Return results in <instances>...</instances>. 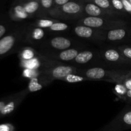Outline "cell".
Listing matches in <instances>:
<instances>
[{
    "label": "cell",
    "instance_id": "obj_1",
    "mask_svg": "<svg viewBox=\"0 0 131 131\" xmlns=\"http://www.w3.org/2000/svg\"><path fill=\"white\" fill-rule=\"evenodd\" d=\"M79 74L86 77L90 80L102 81L116 84L122 83L126 77L131 74V70H107L100 67H93L80 70Z\"/></svg>",
    "mask_w": 131,
    "mask_h": 131
},
{
    "label": "cell",
    "instance_id": "obj_2",
    "mask_svg": "<svg viewBox=\"0 0 131 131\" xmlns=\"http://www.w3.org/2000/svg\"><path fill=\"white\" fill-rule=\"evenodd\" d=\"M84 5L80 1L73 0L61 6L53 8L49 12L47 15L55 19H78L84 14Z\"/></svg>",
    "mask_w": 131,
    "mask_h": 131
},
{
    "label": "cell",
    "instance_id": "obj_3",
    "mask_svg": "<svg viewBox=\"0 0 131 131\" xmlns=\"http://www.w3.org/2000/svg\"><path fill=\"white\" fill-rule=\"evenodd\" d=\"M78 23L79 25L86 26L104 31L115 28L127 26L126 22L120 19L90 16H86L81 18L78 20Z\"/></svg>",
    "mask_w": 131,
    "mask_h": 131
},
{
    "label": "cell",
    "instance_id": "obj_4",
    "mask_svg": "<svg viewBox=\"0 0 131 131\" xmlns=\"http://www.w3.org/2000/svg\"><path fill=\"white\" fill-rule=\"evenodd\" d=\"M24 31L21 29L11 30L0 39V60L11 54L23 40Z\"/></svg>",
    "mask_w": 131,
    "mask_h": 131
},
{
    "label": "cell",
    "instance_id": "obj_5",
    "mask_svg": "<svg viewBox=\"0 0 131 131\" xmlns=\"http://www.w3.org/2000/svg\"><path fill=\"white\" fill-rule=\"evenodd\" d=\"M130 129L131 107H126L113 120L97 131H123Z\"/></svg>",
    "mask_w": 131,
    "mask_h": 131
},
{
    "label": "cell",
    "instance_id": "obj_6",
    "mask_svg": "<svg viewBox=\"0 0 131 131\" xmlns=\"http://www.w3.org/2000/svg\"><path fill=\"white\" fill-rule=\"evenodd\" d=\"M41 75L52 81L55 79L62 80L67 75L71 74H79L80 70L74 67L65 65H56L40 69Z\"/></svg>",
    "mask_w": 131,
    "mask_h": 131
},
{
    "label": "cell",
    "instance_id": "obj_7",
    "mask_svg": "<svg viewBox=\"0 0 131 131\" xmlns=\"http://www.w3.org/2000/svg\"><path fill=\"white\" fill-rule=\"evenodd\" d=\"M74 31L78 37L85 39L95 41L106 40V31L94 29L83 25H78L74 27Z\"/></svg>",
    "mask_w": 131,
    "mask_h": 131
},
{
    "label": "cell",
    "instance_id": "obj_8",
    "mask_svg": "<svg viewBox=\"0 0 131 131\" xmlns=\"http://www.w3.org/2000/svg\"><path fill=\"white\" fill-rule=\"evenodd\" d=\"M29 93V92L28 88H26L23 91L14 93L12 98L7 102L0 113V118H3L12 113Z\"/></svg>",
    "mask_w": 131,
    "mask_h": 131
},
{
    "label": "cell",
    "instance_id": "obj_9",
    "mask_svg": "<svg viewBox=\"0 0 131 131\" xmlns=\"http://www.w3.org/2000/svg\"><path fill=\"white\" fill-rule=\"evenodd\" d=\"M101 56L104 60L111 63L117 65H131V63L126 60L118 49H106L101 51Z\"/></svg>",
    "mask_w": 131,
    "mask_h": 131
},
{
    "label": "cell",
    "instance_id": "obj_10",
    "mask_svg": "<svg viewBox=\"0 0 131 131\" xmlns=\"http://www.w3.org/2000/svg\"><path fill=\"white\" fill-rule=\"evenodd\" d=\"M84 12L87 16L97 17L111 18L116 16V14L101 8L99 6L91 3H86L84 5Z\"/></svg>",
    "mask_w": 131,
    "mask_h": 131
},
{
    "label": "cell",
    "instance_id": "obj_11",
    "mask_svg": "<svg viewBox=\"0 0 131 131\" xmlns=\"http://www.w3.org/2000/svg\"><path fill=\"white\" fill-rule=\"evenodd\" d=\"M8 15L12 20L17 22L22 21L31 17L26 12L21 1L17 0L15 1L10 8Z\"/></svg>",
    "mask_w": 131,
    "mask_h": 131
},
{
    "label": "cell",
    "instance_id": "obj_12",
    "mask_svg": "<svg viewBox=\"0 0 131 131\" xmlns=\"http://www.w3.org/2000/svg\"><path fill=\"white\" fill-rule=\"evenodd\" d=\"M130 36H131V29H129L127 26L115 28L106 31V40L111 42L123 40Z\"/></svg>",
    "mask_w": 131,
    "mask_h": 131
},
{
    "label": "cell",
    "instance_id": "obj_13",
    "mask_svg": "<svg viewBox=\"0 0 131 131\" xmlns=\"http://www.w3.org/2000/svg\"><path fill=\"white\" fill-rule=\"evenodd\" d=\"M47 45L53 49L62 51L70 49L72 46V41L65 37H56L50 39Z\"/></svg>",
    "mask_w": 131,
    "mask_h": 131
},
{
    "label": "cell",
    "instance_id": "obj_14",
    "mask_svg": "<svg viewBox=\"0 0 131 131\" xmlns=\"http://www.w3.org/2000/svg\"><path fill=\"white\" fill-rule=\"evenodd\" d=\"M79 51L77 49L70 48L64 51H60L58 54H50L51 58L56 59V60H60L63 61H70L74 60L79 54Z\"/></svg>",
    "mask_w": 131,
    "mask_h": 131
},
{
    "label": "cell",
    "instance_id": "obj_15",
    "mask_svg": "<svg viewBox=\"0 0 131 131\" xmlns=\"http://www.w3.org/2000/svg\"><path fill=\"white\" fill-rule=\"evenodd\" d=\"M51 81L45 78L43 75H40L37 78H32L29 80L28 89L29 92H35L40 90L44 86L47 85L51 83Z\"/></svg>",
    "mask_w": 131,
    "mask_h": 131
},
{
    "label": "cell",
    "instance_id": "obj_16",
    "mask_svg": "<svg viewBox=\"0 0 131 131\" xmlns=\"http://www.w3.org/2000/svg\"><path fill=\"white\" fill-rule=\"evenodd\" d=\"M21 1L26 12L31 17L37 14V13L41 12L40 0H28V1Z\"/></svg>",
    "mask_w": 131,
    "mask_h": 131
},
{
    "label": "cell",
    "instance_id": "obj_17",
    "mask_svg": "<svg viewBox=\"0 0 131 131\" xmlns=\"http://www.w3.org/2000/svg\"><path fill=\"white\" fill-rule=\"evenodd\" d=\"M45 33L43 29L38 27H35L33 29H31L29 32L26 34V38L31 43L40 41L45 37Z\"/></svg>",
    "mask_w": 131,
    "mask_h": 131
},
{
    "label": "cell",
    "instance_id": "obj_18",
    "mask_svg": "<svg viewBox=\"0 0 131 131\" xmlns=\"http://www.w3.org/2000/svg\"><path fill=\"white\" fill-rule=\"evenodd\" d=\"M37 56H38L37 51L29 47H26L21 49L19 52L20 61H28L35 58Z\"/></svg>",
    "mask_w": 131,
    "mask_h": 131
},
{
    "label": "cell",
    "instance_id": "obj_19",
    "mask_svg": "<svg viewBox=\"0 0 131 131\" xmlns=\"http://www.w3.org/2000/svg\"><path fill=\"white\" fill-rule=\"evenodd\" d=\"M84 1L86 3H91L95 4L104 10L111 12L116 14V15H119V14L116 13L113 8L110 0H84Z\"/></svg>",
    "mask_w": 131,
    "mask_h": 131
},
{
    "label": "cell",
    "instance_id": "obj_20",
    "mask_svg": "<svg viewBox=\"0 0 131 131\" xmlns=\"http://www.w3.org/2000/svg\"><path fill=\"white\" fill-rule=\"evenodd\" d=\"M94 54L91 51H83L79 52L78 56L74 59V61L78 64H85L89 62L93 58Z\"/></svg>",
    "mask_w": 131,
    "mask_h": 131
},
{
    "label": "cell",
    "instance_id": "obj_21",
    "mask_svg": "<svg viewBox=\"0 0 131 131\" xmlns=\"http://www.w3.org/2000/svg\"><path fill=\"white\" fill-rule=\"evenodd\" d=\"M61 81H65L67 82V83H76L85 81L91 80L90 79H88V78H86V77L79 75V74H71L67 75V76L65 77V78H64Z\"/></svg>",
    "mask_w": 131,
    "mask_h": 131
},
{
    "label": "cell",
    "instance_id": "obj_22",
    "mask_svg": "<svg viewBox=\"0 0 131 131\" xmlns=\"http://www.w3.org/2000/svg\"><path fill=\"white\" fill-rule=\"evenodd\" d=\"M128 90L122 83H116L114 88V93L119 99L125 101Z\"/></svg>",
    "mask_w": 131,
    "mask_h": 131
},
{
    "label": "cell",
    "instance_id": "obj_23",
    "mask_svg": "<svg viewBox=\"0 0 131 131\" xmlns=\"http://www.w3.org/2000/svg\"><path fill=\"white\" fill-rule=\"evenodd\" d=\"M41 12L48 14V12L54 8V0H40Z\"/></svg>",
    "mask_w": 131,
    "mask_h": 131
},
{
    "label": "cell",
    "instance_id": "obj_24",
    "mask_svg": "<svg viewBox=\"0 0 131 131\" xmlns=\"http://www.w3.org/2000/svg\"><path fill=\"white\" fill-rule=\"evenodd\" d=\"M41 75V70H32V69H24L23 71V76L24 78L31 79L34 78H37Z\"/></svg>",
    "mask_w": 131,
    "mask_h": 131
},
{
    "label": "cell",
    "instance_id": "obj_25",
    "mask_svg": "<svg viewBox=\"0 0 131 131\" xmlns=\"http://www.w3.org/2000/svg\"><path fill=\"white\" fill-rule=\"evenodd\" d=\"M110 1L114 10L119 15H122V14H124L126 13L121 0H110Z\"/></svg>",
    "mask_w": 131,
    "mask_h": 131
},
{
    "label": "cell",
    "instance_id": "obj_26",
    "mask_svg": "<svg viewBox=\"0 0 131 131\" xmlns=\"http://www.w3.org/2000/svg\"><path fill=\"white\" fill-rule=\"evenodd\" d=\"M118 49L121 52L124 58L131 63V46H120L118 47Z\"/></svg>",
    "mask_w": 131,
    "mask_h": 131
},
{
    "label": "cell",
    "instance_id": "obj_27",
    "mask_svg": "<svg viewBox=\"0 0 131 131\" xmlns=\"http://www.w3.org/2000/svg\"><path fill=\"white\" fill-rule=\"evenodd\" d=\"M10 24L5 20H0V39L8 33Z\"/></svg>",
    "mask_w": 131,
    "mask_h": 131
},
{
    "label": "cell",
    "instance_id": "obj_28",
    "mask_svg": "<svg viewBox=\"0 0 131 131\" xmlns=\"http://www.w3.org/2000/svg\"><path fill=\"white\" fill-rule=\"evenodd\" d=\"M0 131H15V127L12 124L9 123L1 124Z\"/></svg>",
    "mask_w": 131,
    "mask_h": 131
},
{
    "label": "cell",
    "instance_id": "obj_29",
    "mask_svg": "<svg viewBox=\"0 0 131 131\" xmlns=\"http://www.w3.org/2000/svg\"><path fill=\"white\" fill-rule=\"evenodd\" d=\"M12 97H13V94L10 95H8V96H6V97L0 99V113H1V111H2L3 108L5 107V105L7 104V102H8L12 98Z\"/></svg>",
    "mask_w": 131,
    "mask_h": 131
},
{
    "label": "cell",
    "instance_id": "obj_30",
    "mask_svg": "<svg viewBox=\"0 0 131 131\" xmlns=\"http://www.w3.org/2000/svg\"><path fill=\"white\" fill-rule=\"evenodd\" d=\"M122 84H124L128 90H131V74L128 75L127 77H126L122 81Z\"/></svg>",
    "mask_w": 131,
    "mask_h": 131
},
{
    "label": "cell",
    "instance_id": "obj_31",
    "mask_svg": "<svg viewBox=\"0 0 131 131\" xmlns=\"http://www.w3.org/2000/svg\"><path fill=\"white\" fill-rule=\"evenodd\" d=\"M126 13L131 14V3L128 0H121Z\"/></svg>",
    "mask_w": 131,
    "mask_h": 131
},
{
    "label": "cell",
    "instance_id": "obj_32",
    "mask_svg": "<svg viewBox=\"0 0 131 131\" xmlns=\"http://www.w3.org/2000/svg\"><path fill=\"white\" fill-rule=\"evenodd\" d=\"M73 0H54V8L59 7Z\"/></svg>",
    "mask_w": 131,
    "mask_h": 131
},
{
    "label": "cell",
    "instance_id": "obj_33",
    "mask_svg": "<svg viewBox=\"0 0 131 131\" xmlns=\"http://www.w3.org/2000/svg\"><path fill=\"white\" fill-rule=\"evenodd\" d=\"M125 101L128 103H131V90H128L127 93L126 97H125Z\"/></svg>",
    "mask_w": 131,
    "mask_h": 131
},
{
    "label": "cell",
    "instance_id": "obj_34",
    "mask_svg": "<svg viewBox=\"0 0 131 131\" xmlns=\"http://www.w3.org/2000/svg\"><path fill=\"white\" fill-rule=\"evenodd\" d=\"M19 1H28V0H19Z\"/></svg>",
    "mask_w": 131,
    "mask_h": 131
},
{
    "label": "cell",
    "instance_id": "obj_35",
    "mask_svg": "<svg viewBox=\"0 0 131 131\" xmlns=\"http://www.w3.org/2000/svg\"><path fill=\"white\" fill-rule=\"evenodd\" d=\"M128 1H129V2H130V3H131V0H128Z\"/></svg>",
    "mask_w": 131,
    "mask_h": 131
}]
</instances>
